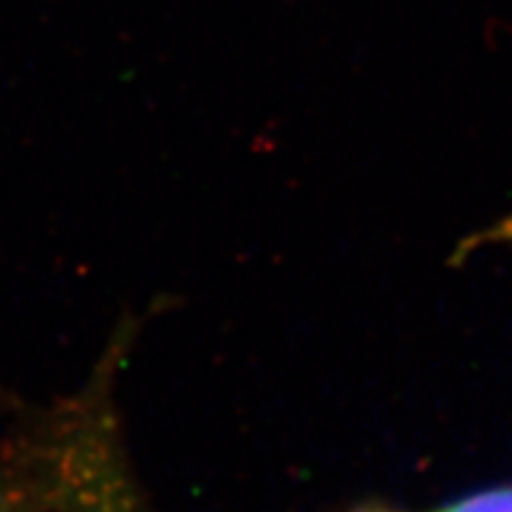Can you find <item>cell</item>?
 Segmentation results:
<instances>
[{
  "label": "cell",
  "mask_w": 512,
  "mask_h": 512,
  "mask_svg": "<svg viewBox=\"0 0 512 512\" xmlns=\"http://www.w3.org/2000/svg\"><path fill=\"white\" fill-rule=\"evenodd\" d=\"M389 512V510H375ZM427 512H512V486H501V489L479 491L475 496L460 498L444 505V508L427 510Z\"/></svg>",
  "instance_id": "7a4b0ae2"
},
{
  "label": "cell",
  "mask_w": 512,
  "mask_h": 512,
  "mask_svg": "<svg viewBox=\"0 0 512 512\" xmlns=\"http://www.w3.org/2000/svg\"><path fill=\"white\" fill-rule=\"evenodd\" d=\"M38 491L55 512H143L114 420L110 382L69 403L38 444Z\"/></svg>",
  "instance_id": "6da1fadb"
},
{
  "label": "cell",
  "mask_w": 512,
  "mask_h": 512,
  "mask_svg": "<svg viewBox=\"0 0 512 512\" xmlns=\"http://www.w3.org/2000/svg\"><path fill=\"white\" fill-rule=\"evenodd\" d=\"M0 512H31L27 491L12 482L3 463H0Z\"/></svg>",
  "instance_id": "3957f363"
}]
</instances>
